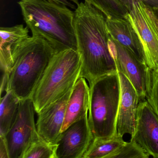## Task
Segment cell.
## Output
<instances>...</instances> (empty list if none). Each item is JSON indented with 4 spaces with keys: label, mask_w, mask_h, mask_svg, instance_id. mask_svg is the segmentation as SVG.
I'll return each mask as SVG.
<instances>
[{
    "label": "cell",
    "mask_w": 158,
    "mask_h": 158,
    "mask_svg": "<svg viewBox=\"0 0 158 158\" xmlns=\"http://www.w3.org/2000/svg\"><path fill=\"white\" fill-rule=\"evenodd\" d=\"M125 1L129 4H131L133 1L141 2L152 7H158V0H125Z\"/></svg>",
    "instance_id": "obj_25"
},
{
    "label": "cell",
    "mask_w": 158,
    "mask_h": 158,
    "mask_svg": "<svg viewBox=\"0 0 158 158\" xmlns=\"http://www.w3.org/2000/svg\"><path fill=\"white\" fill-rule=\"evenodd\" d=\"M89 85L88 119L94 138L112 137L117 134V121L121 100L118 73L98 77Z\"/></svg>",
    "instance_id": "obj_5"
},
{
    "label": "cell",
    "mask_w": 158,
    "mask_h": 158,
    "mask_svg": "<svg viewBox=\"0 0 158 158\" xmlns=\"http://www.w3.org/2000/svg\"><path fill=\"white\" fill-rule=\"evenodd\" d=\"M20 100L13 91L7 90L1 98L0 136H4L16 118Z\"/></svg>",
    "instance_id": "obj_16"
},
{
    "label": "cell",
    "mask_w": 158,
    "mask_h": 158,
    "mask_svg": "<svg viewBox=\"0 0 158 158\" xmlns=\"http://www.w3.org/2000/svg\"><path fill=\"white\" fill-rule=\"evenodd\" d=\"M47 1L59 2L65 5L71 9H74V10L76 9L77 6L80 3L78 0H47Z\"/></svg>",
    "instance_id": "obj_24"
},
{
    "label": "cell",
    "mask_w": 158,
    "mask_h": 158,
    "mask_svg": "<svg viewBox=\"0 0 158 158\" xmlns=\"http://www.w3.org/2000/svg\"><path fill=\"white\" fill-rule=\"evenodd\" d=\"M123 137L117 134L109 138H94L83 158H107L125 143Z\"/></svg>",
    "instance_id": "obj_17"
},
{
    "label": "cell",
    "mask_w": 158,
    "mask_h": 158,
    "mask_svg": "<svg viewBox=\"0 0 158 158\" xmlns=\"http://www.w3.org/2000/svg\"><path fill=\"white\" fill-rule=\"evenodd\" d=\"M35 112L31 98L20 100L15 120L4 135L9 158H23L30 145L40 136L35 122Z\"/></svg>",
    "instance_id": "obj_6"
},
{
    "label": "cell",
    "mask_w": 158,
    "mask_h": 158,
    "mask_svg": "<svg viewBox=\"0 0 158 158\" xmlns=\"http://www.w3.org/2000/svg\"><path fill=\"white\" fill-rule=\"evenodd\" d=\"M98 9L106 18H125L132 5L125 0H84Z\"/></svg>",
    "instance_id": "obj_18"
},
{
    "label": "cell",
    "mask_w": 158,
    "mask_h": 158,
    "mask_svg": "<svg viewBox=\"0 0 158 158\" xmlns=\"http://www.w3.org/2000/svg\"><path fill=\"white\" fill-rule=\"evenodd\" d=\"M146 20L158 40V7H152L141 2Z\"/></svg>",
    "instance_id": "obj_22"
},
{
    "label": "cell",
    "mask_w": 158,
    "mask_h": 158,
    "mask_svg": "<svg viewBox=\"0 0 158 158\" xmlns=\"http://www.w3.org/2000/svg\"><path fill=\"white\" fill-rule=\"evenodd\" d=\"M55 53L52 46L43 38L29 37L17 54L9 76L6 91H13L20 100L31 98Z\"/></svg>",
    "instance_id": "obj_4"
},
{
    "label": "cell",
    "mask_w": 158,
    "mask_h": 158,
    "mask_svg": "<svg viewBox=\"0 0 158 158\" xmlns=\"http://www.w3.org/2000/svg\"><path fill=\"white\" fill-rule=\"evenodd\" d=\"M147 99L158 116V69L152 70L151 82Z\"/></svg>",
    "instance_id": "obj_21"
},
{
    "label": "cell",
    "mask_w": 158,
    "mask_h": 158,
    "mask_svg": "<svg viewBox=\"0 0 158 158\" xmlns=\"http://www.w3.org/2000/svg\"><path fill=\"white\" fill-rule=\"evenodd\" d=\"M74 12L77 51L82 62L81 77L90 85L98 77L117 73L109 48L106 16L85 2H80Z\"/></svg>",
    "instance_id": "obj_1"
},
{
    "label": "cell",
    "mask_w": 158,
    "mask_h": 158,
    "mask_svg": "<svg viewBox=\"0 0 158 158\" xmlns=\"http://www.w3.org/2000/svg\"><path fill=\"white\" fill-rule=\"evenodd\" d=\"M18 4L32 35L46 40L56 53L77 50L74 12L70 8L47 0H20Z\"/></svg>",
    "instance_id": "obj_2"
},
{
    "label": "cell",
    "mask_w": 158,
    "mask_h": 158,
    "mask_svg": "<svg viewBox=\"0 0 158 158\" xmlns=\"http://www.w3.org/2000/svg\"><path fill=\"white\" fill-rule=\"evenodd\" d=\"M0 158H9L8 148L4 136H0Z\"/></svg>",
    "instance_id": "obj_23"
},
{
    "label": "cell",
    "mask_w": 158,
    "mask_h": 158,
    "mask_svg": "<svg viewBox=\"0 0 158 158\" xmlns=\"http://www.w3.org/2000/svg\"><path fill=\"white\" fill-rule=\"evenodd\" d=\"M106 25L112 38L124 46L140 62L147 64L142 41L127 15L125 18H106Z\"/></svg>",
    "instance_id": "obj_14"
},
{
    "label": "cell",
    "mask_w": 158,
    "mask_h": 158,
    "mask_svg": "<svg viewBox=\"0 0 158 158\" xmlns=\"http://www.w3.org/2000/svg\"><path fill=\"white\" fill-rule=\"evenodd\" d=\"M58 144H52L41 136L34 141L26 151L23 158H57Z\"/></svg>",
    "instance_id": "obj_19"
},
{
    "label": "cell",
    "mask_w": 158,
    "mask_h": 158,
    "mask_svg": "<svg viewBox=\"0 0 158 158\" xmlns=\"http://www.w3.org/2000/svg\"><path fill=\"white\" fill-rule=\"evenodd\" d=\"M131 139L150 155L158 158V116L147 100L140 101L138 105L135 128Z\"/></svg>",
    "instance_id": "obj_9"
},
{
    "label": "cell",
    "mask_w": 158,
    "mask_h": 158,
    "mask_svg": "<svg viewBox=\"0 0 158 158\" xmlns=\"http://www.w3.org/2000/svg\"><path fill=\"white\" fill-rule=\"evenodd\" d=\"M72 89L37 114V130L39 134L50 143L57 144L60 138L66 107Z\"/></svg>",
    "instance_id": "obj_10"
},
{
    "label": "cell",
    "mask_w": 158,
    "mask_h": 158,
    "mask_svg": "<svg viewBox=\"0 0 158 158\" xmlns=\"http://www.w3.org/2000/svg\"><path fill=\"white\" fill-rule=\"evenodd\" d=\"M109 46L118 71L123 73L132 83L137 92L139 101L144 100L147 98L150 87L151 69L111 37L109 39Z\"/></svg>",
    "instance_id": "obj_7"
},
{
    "label": "cell",
    "mask_w": 158,
    "mask_h": 158,
    "mask_svg": "<svg viewBox=\"0 0 158 158\" xmlns=\"http://www.w3.org/2000/svg\"><path fill=\"white\" fill-rule=\"evenodd\" d=\"M127 16L142 41L147 65L152 70L158 69V40L146 20L140 2H132Z\"/></svg>",
    "instance_id": "obj_13"
},
{
    "label": "cell",
    "mask_w": 158,
    "mask_h": 158,
    "mask_svg": "<svg viewBox=\"0 0 158 158\" xmlns=\"http://www.w3.org/2000/svg\"><path fill=\"white\" fill-rule=\"evenodd\" d=\"M150 155L136 142H126L107 158H148Z\"/></svg>",
    "instance_id": "obj_20"
},
{
    "label": "cell",
    "mask_w": 158,
    "mask_h": 158,
    "mask_svg": "<svg viewBox=\"0 0 158 158\" xmlns=\"http://www.w3.org/2000/svg\"><path fill=\"white\" fill-rule=\"evenodd\" d=\"M30 36L23 24L0 28V65L2 74L9 77L21 48Z\"/></svg>",
    "instance_id": "obj_12"
},
{
    "label": "cell",
    "mask_w": 158,
    "mask_h": 158,
    "mask_svg": "<svg viewBox=\"0 0 158 158\" xmlns=\"http://www.w3.org/2000/svg\"><path fill=\"white\" fill-rule=\"evenodd\" d=\"M93 139L86 115L62 133L57 143V158H83Z\"/></svg>",
    "instance_id": "obj_8"
},
{
    "label": "cell",
    "mask_w": 158,
    "mask_h": 158,
    "mask_svg": "<svg viewBox=\"0 0 158 158\" xmlns=\"http://www.w3.org/2000/svg\"><path fill=\"white\" fill-rule=\"evenodd\" d=\"M90 100V88L85 77H80L72 89L61 132L88 115Z\"/></svg>",
    "instance_id": "obj_15"
},
{
    "label": "cell",
    "mask_w": 158,
    "mask_h": 158,
    "mask_svg": "<svg viewBox=\"0 0 158 158\" xmlns=\"http://www.w3.org/2000/svg\"><path fill=\"white\" fill-rule=\"evenodd\" d=\"M121 83V96L117 121V134L133 135L136 126V113L139 98L136 90L129 79L118 71Z\"/></svg>",
    "instance_id": "obj_11"
},
{
    "label": "cell",
    "mask_w": 158,
    "mask_h": 158,
    "mask_svg": "<svg viewBox=\"0 0 158 158\" xmlns=\"http://www.w3.org/2000/svg\"><path fill=\"white\" fill-rule=\"evenodd\" d=\"M82 62L77 50L54 54L37 85L31 98L37 114L64 96L81 77Z\"/></svg>",
    "instance_id": "obj_3"
}]
</instances>
